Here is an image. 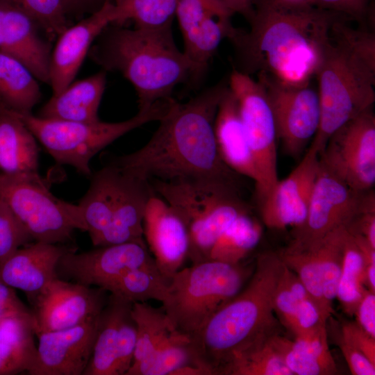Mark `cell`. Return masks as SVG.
<instances>
[{"label":"cell","mask_w":375,"mask_h":375,"mask_svg":"<svg viewBox=\"0 0 375 375\" xmlns=\"http://www.w3.org/2000/svg\"><path fill=\"white\" fill-rule=\"evenodd\" d=\"M346 18L315 6L285 7L255 1L249 31L230 40L238 71L290 86L310 84L331 42L333 23Z\"/></svg>","instance_id":"6da1fadb"},{"label":"cell","mask_w":375,"mask_h":375,"mask_svg":"<svg viewBox=\"0 0 375 375\" xmlns=\"http://www.w3.org/2000/svg\"><path fill=\"white\" fill-rule=\"evenodd\" d=\"M227 85L208 88L185 103L174 100L147 143L113 162L148 180L206 179L238 189L239 176L222 160L215 119Z\"/></svg>","instance_id":"7a4b0ae2"},{"label":"cell","mask_w":375,"mask_h":375,"mask_svg":"<svg viewBox=\"0 0 375 375\" xmlns=\"http://www.w3.org/2000/svg\"><path fill=\"white\" fill-rule=\"evenodd\" d=\"M109 30L97 59L105 69L119 72L134 87L138 108L171 98L176 86L198 78L204 72L177 47L172 26Z\"/></svg>","instance_id":"3957f363"},{"label":"cell","mask_w":375,"mask_h":375,"mask_svg":"<svg viewBox=\"0 0 375 375\" xmlns=\"http://www.w3.org/2000/svg\"><path fill=\"white\" fill-rule=\"evenodd\" d=\"M283 262L278 253L259 255L244 290L219 308L193 340L209 375L234 353L258 338L276 332L273 298Z\"/></svg>","instance_id":"277c9868"},{"label":"cell","mask_w":375,"mask_h":375,"mask_svg":"<svg viewBox=\"0 0 375 375\" xmlns=\"http://www.w3.org/2000/svg\"><path fill=\"white\" fill-rule=\"evenodd\" d=\"M248 269L208 259L180 269L170 278L162 302L173 330L195 339L215 313L242 289Z\"/></svg>","instance_id":"5b68a950"},{"label":"cell","mask_w":375,"mask_h":375,"mask_svg":"<svg viewBox=\"0 0 375 375\" xmlns=\"http://www.w3.org/2000/svg\"><path fill=\"white\" fill-rule=\"evenodd\" d=\"M154 192L185 222L190 235L188 258L208 260L226 228L249 212L240 189L206 179L150 180Z\"/></svg>","instance_id":"8992f818"},{"label":"cell","mask_w":375,"mask_h":375,"mask_svg":"<svg viewBox=\"0 0 375 375\" xmlns=\"http://www.w3.org/2000/svg\"><path fill=\"white\" fill-rule=\"evenodd\" d=\"M169 98L138 110L129 119L119 122H78L42 118L29 113L18 115L53 159L90 176V160L101 149L126 133L147 123L159 122L172 103Z\"/></svg>","instance_id":"52a82bcc"},{"label":"cell","mask_w":375,"mask_h":375,"mask_svg":"<svg viewBox=\"0 0 375 375\" xmlns=\"http://www.w3.org/2000/svg\"><path fill=\"white\" fill-rule=\"evenodd\" d=\"M316 78L320 119L310 146L319 154L335 131L373 108L375 72L331 39Z\"/></svg>","instance_id":"ba28073f"},{"label":"cell","mask_w":375,"mask_h":375,"mask_svg":"<svg viewBox=\"0 0 375 375\" xmlns=\"http://www.w3.org/2000/svg\"><path fill=\"white\" fill-rule=\"evenodd\" d=\"M0 199L35 242L65 244L76 229L86 231L78 206L56 198L42 178L0 172Z\"/></svg>","instance_id":"9c48e42d"},{"label":"cell","mask_w":375,"mask_h":375,"mask_svg":"<svg viewBox=\"0 0 375 375\" xmlns=\"http://www.w3.org/2000/svg\"><path fill=\"white\" fill-rule=\"evenodd\" d=\"M228 87L235 95L241 120L259 175L256 186L259 201L278 181L277 134L273 112L264 86L257 79L233 69Z\"/></svg>","instance_id":"30bf717a"},{"label":"cell","mask_w":375,"mask_h":375,"mask_svg":"<svg viewBox=\"0 0 375 375\" xmlns=\"http://www.w3.org/2000/svg\"><path fill=\"white\" fill-rule=\"evenodd\" d=\"M371 108L335 131L319 154L320 166L352 190L375 183V115Z\"/></svg>","instance_id":"8fae6325"},{"label":"cell","mask_w":375,"mask_h":375,"mask_svg":"<svg viewBox=\"0 0 375 375\" xmlns=\"http://www.w3.org/2000/svg\"><path fill=\"white\" fill-rule=\"evenodd\" d=\"M273 112L277 138L286 154L299 158L317 132L320 110L317 90L310 84L290 86L257 75Z\"/></svg>","instance_id":"7c38bea8"},{"label":"cell","mask_w":375,"mask_h":375,"mask_svg":"<svg viewBox=\"0 0 375 375\" xmlns=\"http://www.w3.org/2000/svg\"><path fill=\"white\" fill-rule=\"evenodd\" d=\"M365 192L352 190L319 165L306 219L294 229L290 244L308 247L335 229L347 227L358 213Z\"/></svg>","instance_id":"4fadbf2b"},{"label":"cell","mask_w":375,"mask_h":375,"mask_svg":"<svg viewBox=\"0 0 375 375\" xmlns=\"http://www.w3.org/2000/svg\"><path fill=\"white\" fill-rule=\"evenodd\" d=\"M106 292L55 278L31 302L35 335L71 328L98 316L107 303Z\"/></svg>","instance_id":"5bb4252c"},{"label":"cell","mask_w":375,"mask_h":375,"mask_svg":"<svg viewBox=\"0 0 375 375\" xmlns=\"http://www.w3.org/2000/svg\"><path fill=\"white\" fill-rule=\"evenodd\" d=\"M96 247L79 253L75 249L65 253L58 264V276L106 290L125 272L156 264L146 244L126 242Z\"/></svg>","instance_id":"9a60e30c"},{"label":"cell","mask_w":375,"mask_h":375,"mask_svg":"<svg viewBox=\"0 0 375 375\" xmlns=\"http://www.w3.org/2000/svg\"><path fill=\"white\" fill-rule=\"evenodd\" d=\"M319 169V153L309 147L298 165L259 201L262 222L272 229L300 227L304 222Z\"/></svg>","instance_id":"2e32d148"},{"label":"cell","mask_w":375,"mask_h":375,"mask_svg":"<svg viewBox=\"0 0 375 375\" xmlns=\"http://www.w3.org/2000/svg\"><path fill=\"white\" fill-rule=\"evenodd\" d=\"M100 314L71 328L38 334L35 360L27 374L83 375L92 353Z\"/></svg>","instance_id":"e0dca14e"},{"label":"cell","mask_w":375,"mask_h":375,"mask_svg":"<svg viewBox=\"0 0 375 375\" xmlns=\"http://www.w3.org/2000/svg\"><path fill=\"white\" fill-rule=\"evenodd\" d=\"M116 165L118 173L109 202L111 221L93 243L94 247L126 242L146 244L143 219L147 202L155 193L154 190L149 180Z\"/></svg>","instance_id":"ac0fdd59"},{"label":"cell","mask_w":375,"mask_h":375,"mask_svg":"<svg viewBox=\"0 0 375 375\" xmlns=\"http://www.w3.org/2000/svg\"><path fill=\"white\" fill-rule=\"evenodd\" d=\"M143 234L158 268L170 279L188 258L189 230L178 213L156 192L145 208Z\"/></svg>","instance_id":"d6986e66"},{"label":"cell","mask_w":375,"mask_h":375,"mask_svg":"<svg viewBox=\"0 0 375 375\" xmlns=\"http://www.w3.org/2000/svg\"><path fill=\"white\" fill-rule=\"evenodd\" d=\"M113 22V5L108 0L86 18L67 26L58 37L49 67L53 94L60 93L73 82L92 43Z\"/></svg>","instance_id":"ffe728a7"},{"label":"cell","mask_w":375,"mask_h":375,"mask_svg":"<svg viewBox=\"0 0 375 375\" xmlns=\"http://www.w3.org/2000/svg\"><path fill=\"white\" fill-rule=\"evenodd\" d=\"M39 26L20 8L0 0V51L22 62L37 80L49 83L51 47L38 34Z\"/></svg>","instance_id":"44dd1931"},{"label":"cell","mask_w":375,"mask_h":375,"mask_svg":"<svg viewBox=\"0 0 375 375\" xmlns=\"http://www.w3.org/2000/svg\"><path fill=\"white\" fill-rule=\"evenodd\" d=\"M75 249L67 244L42 242L25 245L0 263V279L33 300L55 278L60 258Z\"/></svg>","instance_id":"7402d4cb"},{"label":"cell","mask_w":375,"mask_h":375,"mask_svg":"<svg viewBox=\"0 0 375 375\" xmlns=\"http://www.w3.org/2000/svg\"><path fill=\"white\" fill-rule=\"evenodd\" d=\"M214 129L219 153L224 162L239 176L251 179L256 186L259 183L258 172L237 99L228 85L218 105Z\"/></svg>","instance_id":"603a6c76"},{"label":"cell","mask_w":375,"mask_h":375,"mask_svg":"<svg viewBox=\"0 0 375 375\" xmlns=\"http://www.w3.org/2000/svg\"><path fill=\"white\" fill-rule=\"evenodd\" d=\"M0 170L8 175L41 178L35 137L18 114L0 108Z\"/></svg>","instance_id":"cb8c5ba5"},{"label":"cell","mask_w":375,"mask_h":375,"mask_svg":"<svg viewBox=\"0 0 375 375\" xmlns=\"http://www.w3.org/2000/svg\"><path fill=\"white\" fill-rule=\"evenodd\" d=\"M106 72L72 82L42 108L39 117L78 122L99 121L98 111L106 88Z\"/></svg>","instance_id":"d4e9b609"},{"label":"cell","mask_w":375,"mask_h":375,"mask_svg":"<svg viewBox=\"0 0 375 375\" xmlns=\"http://www.w3.org/2000/svg\"><path fill=\"white\" fill-rule=\"evenodd\" d=\"M231 17L217 11H203L178 19L184 41L185 55L202 71L215 53L222 40H231L238 28Z\"/></svg>","instance_id":"484cf974"},{"label":"cell","mask_w":375,"mask_h":375,"mask_svg":"<svg viewBox=\"0 0 375 375\" xmlns=\"http://www.w3.org/2000/svg\"><path fill=\"white\" fill-rule=\"evenodd\" d=\"M131 313L136 324L137 342L132 365L126 375H146L156 354L175 331L162 307L135 302Z\"/></svg>","instance_id":"4316f807"},{"label":"cell","mask_w":375,"mask_h":375,"mask_svg":"<svg viewBox=\"0 0 375 375\" xmlns=\"http://www.w3.org/2000/svg\"><path fill=\"white\" fill-rule=\"evenodd\" d=\"M34 335L33 317L0 319V375L28 373L37 353Z\"/></svg>","instance_id":"83f0119b"},{"label":"cell","mask_w":375,"mask_h":375,"mask_svg":"<svg viewBox=\"0 0 375 375\" xmlns=\"http://www.w3.org/2000/svg\"><path fill=\"white\" fill-rule=\"evenodd\" d=\"M102 310L90 361L83 375H115L119 326L132 303L113 294Z\"/></svg>","instance_id":"f1b7e54d"},{"label":"cell","mask_w":375,"mask_h":375,"mask_svg":"<svg viewBox=\"0 0 375 375\" xmlns=\"http://www.w3.org/2000/svg\"><path fill=\"white\" fill-rule=\"evenodd\" d=\"M37 78L15 57L0 51V103L18 113L31 112L41 98Z\"/></svg>","instance_id":"f546056e"},{"label":"cell","mask_w":375,"mask_h":375,"mask_svg":"<svg viewBox=\"0 0 375 375\" xmlns=\"http://www.w3.org/2000/svg\"><path fill=\"white\" fill-rule=\"evenodd\" d=\"M273 333L265 335L233 353L217 374L293 375L269 342Z\"/></svg>","instance_id":"4dcf8cb0"},{"label":"cell","mask_w":375,"mask_h":375,"mask_svg":"<svg viewBox=\"0 0 375 375\" xmlns=\"http://www.w3.org/2000/svg\"><path fill=\"white\" fill-rule=\"evenodd\" d=\"M260 222L250 211L240 215L212 247L208 259L239 264L254 249L262 236Z\"/></svg>","instance_id":"1f68e13d"},{"label":"cell","mask_w":375,"mask_h":375,"mask_svg":"<svg viewBox=\"0 0 375 375\" xmlns=\"http://www.w3.org/2000/svg\"><path fill=\"white\" fill-rule=\"evenodd\" d=\"M169 281L156 264L149 265L125 272L106 290L132 303L151 299L162 303Z\"/></svg>","instance_id":"d6a6232c"},{"label":"cell","mask_w":375,"mask_h":375,"mask_svg":"<svg viewBox=\"0 0 375 375\" xmlns=\"http://www.w3.org/2000/svg\"><path fill=\"white\" fill-rule=\"evenodd\" d=\"M278 254L283 262L297 275L323 317L328 321L334 313V309L328 306L324 297L316 245L301 247L290 244Z\"/></svg>","instance_id":"836d02e7"},{"label":"cell","mask_w":375,"mask_h":375,"mask_svg":"<svg viewBox=\"0 0 375 375\" xmlns=\"http://www.w3.org/2000/svg\"><path fill=\"white\" fill-rule=\"evenodd\" d=\"M114 8L112 24L132 21L135 27L162 28L172 25L180 0H110Z\"/></svg>","instance_id":"e575fe53"},{"label":"cell","mask_w":375,"mask_h":375,"mask_svg":"<svg viewBox=\"0 0 375 375\" xmlns=\"http://www.w3.org/2000/svg\"><path fill=\"white\" fill-rule=\"evenodd\" d=\"M365 262L352 235L347 228L343 244V262L336 299L344 312L353 316L367 288L363 284Z\"/></svg>","instance_id":"d590c367"},{"label":"cell","mask_w":375,"mask_h":375,"mask_svg":"<svg viewBox=\"0 0 375 375\" xmlns=\"http://www.w3.org/2000/svg\"><path fill=\"white\" fill-rule=\"evenodd\" d=\"M346 233L347 226L340 227L314 244L317 247L324 297L331 308H333V303L336 299L342 272Z\"/></svg>","instance_id":"8d00e7d4"},{"label":"cell","mask_w":375,"mask_h":375,"mask_svg":"<svg viewBox=\"0 0 375 375\" xmlns=\"http://www.w3.org/2000/svg\"><path fill=\"white\" fill-rule=\"evenodd\" d=\"M188 366H197L205 370L192 340L175 332L156 354L146 375H174L176 371Z\"/></svg>","instance_id":"74e56055"},{"label":"cell","mask_w":375,"mask_h":375,"mask_svg":"<svg viewBox=\"0 0 375 375\" xmlns=\"http://www.w3.org/2000/svg\"><path fill=\"white\" fill-rule=\"evenodd\" d=\"M337 19L331 26V39L345 49L369 70L375 72V35L367 29L354 28L345 22Z\"/></svg>","instance_id":"f35d334b"},{"label":"cell","mask_w":375,"mask_h":375,"mask_svg":"<svg viewBox=\"0 0 375 375\" xmlns=\"http://www.w3.org/2000/svg\"><path fill=\"white\" fill-rule=\"evenodd\" d=\"M269 342L293 375H333L297 340L276 332L269 336Z\"/></svg>","instance_id":"ab89813d"},{"label":"cell","mask_w":375,"mask_h":375,"mask_svg":"<svg viewBox=\"0 0 375 375\" xmlns=\"http://www.w3.org/2000/svg\"><path fill=\"white\" fill-rule=\"evenodd\" d=\"M311 297L294 273L284 263L273 298V310L290 331L299 301Z\"/></svg>","instance_id":"60d3db41"},{"label":"cell","mask_w":375,"mask_h":375,"mask_svg":"<svg viewBox=\"0 0 375 375\" xmlns=\"http://www.w3.org/2000/svg\"><path fill=\"white\" fill-rule=\"evenodd\" d=\"M30 15L51 39L67 28V15L62 0H8Z\"/></svg>","instance_id":"b9f144b4"},{"label":"cell","mask_w":375,"mask_h":375,"mask_svg":"<svg viewBox=\"0 0 375 375\" xmlns=\"http://www.w3.org/2000/svg\"><path fill=\"white\" fill-rule=\"evenodd\" d=\"M33 241L22 222L0 199V263Z\"/></svg>","instance_id":"7bdbcfd3"},{"label":"cell","mask_w":375,"mask_h":375,"mask_svg":"<svg viewBox=\"0 0 375 375\" xmlns=\"http://www.w3.org/2000/svg\"><path fill=\"white\" fill-rule=\"evenodd\" d=\"M125 310L119 326L116 351L115 375H126L132 365L137 342V328L131 310Z\"/></svg>","instance_id":"ee69618b"},{"label":"cell","mask_w":375,"mask_h":375,"mask_svg":"<svg viewBox=\"0 0 375 375\" xmlns=\"http://www.w3.org/2000/svg\"><path fill=\"white\" fill-rule=\"evenodd\" d=\"M326 321L311 297L299 301L290 331L294 338L304 336L326 328Z\"/></svg>","instance_id":"f6af8a7d"},{"label":"cell","mask_w":375,"mask_h":375,"mask_svg":"<svg viewBox=\"0 0 375 375\" xmlns=\"http://www.w3.org/2000/svg\"><path fill=\"white\" fill-rule=\"evenodd\" d=\"M311 5L362 22L369 12L371 0H311Z\"/></svg>","instance_id":"bcb514c9"},{"label":"cell","mask_w":375,"mask_h":375,"mask_svg":"<svg viewBox=\"0 0 375 375\" xmlns=\"http://www.w3.org/2000/svg\"><path fill=\"white\" fill-rule=\"evenodd\" d=\"M340 336L375 364V338L367 333L356 322H344Z\"/></svg>","instance_id":"7dc6e473"},{"label":"cell","mask_w":375,"mask_h":375,"mask_svg":"<svg viewBox=\"0 0 375 375\" xmlns=\"http://www.w3.org/2000/svg\"><path fill=\"white\" fill-rule=\"evenodd\" d=\"M338 344L353 375H374L375 364L340 335Z\"/></svg>","instance_id":"c3c4849f"},{"label":"cell","mask_w":375,"mask_h":375,"mask_svg":"<svg viewBox=\"0 0 375 375\" xmlns=\"http://www.w3.org/2000/svg\"><path fill=\"white\" fill-rule=\"evenodd\" d=\"M11 316L33 317L32 311L17 297L15 289L0 279V319Z\"/></svg>","instance_id":"681fc988"},{"label":"cell","mask_w":375,"mask_h":375,"mask_svg":"<svg viewBox=\"0 0 375 375\" xmlns=\"http://www.w3.org/2000/svg\"><path fill=\"white\" fill-rule=\"evenodd\" d=\"M353 315L356 316V322L375 338V292L367 289L365 290Z\"/></svg>","instance_id":"f907efd6"},{"label":"cell","mask_w":375,"mask_h":375,"mask_svg":"<svg viewBox=\"0 0 375 375\" xmlns=\"http://www.w3.org/2000/svg\"><path fill=\"white\" fill-rule=\"evenodd\" d=\"M231 17L234 14H241L247 19L251 15L254 0H213Z\"/></svg>","instance_id":"816d5d0a"},{"label":"cell","mask_w":375,"mask_h":375,"mask_svg":"<svg viewBox=\"0 0 375 375\" xmlns=\"http://www.w3.org/2000/svg\"><path fill=\"white\" fill-rule=\"evenodd\" d=\"M108 0H62L67 15L72 11H88L99 9Z\"/></svg>","instance_id":"f5cc1de1"},{"label":"cell","mask_w":375,"mask_h":375,"mask_svg":"<svg viewBox=\"0 0 375 375\" xmlns=\"http://www.w3.org/2000/svg\"><path fill=\"white\" fill-rule=\"evenodd\" d=\"M285 7L312 6L311 0H254Z\"/></svg>","instance_id":"db71d44e"},{"label":"cell","mask_w":375,"mask_h":375,"mask_svg":"<svg viewBox=\"0 0 375 375\" xmlns=\"http://www.w3.org/2000/svg\"><path fill=\"white\" fill-rule=\"evenodd\" d=\"M1 106H2V105L0 103V108H1Z\"/></svg>","instance_id":"11a10c76"}]
</instances>
